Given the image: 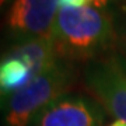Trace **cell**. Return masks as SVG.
<instances>
[{
	"label": "cell",
	"mask_w": 126,
	"mask_h": 126,
	"mask_svg": "<svg viewBox=\"0 0 126 126\" xmlns=\"http://www.w3.org/2000/svg\"><path fill=\"white\" fill-rule=\"evenodd\" d=\"M50 41L59 59L66 62L99 59L116 44V25L111 11L95 6L60 7Z\"/></svg>",
	"instance_id": "6da1fadb"
},
{
	"label": "cell",
	"mask_w": 126,
	"mask_h": 126,
	"mask_svg": "<svg viewBox=\"0 0 126 126\" xmlns=\"http://www.w3.org/2000/svg\"><path fill=\"white\" fill-rule=\"evenodd\" d=\"M74 80L76 72L72 62L59 59L6 101L1 108L6 111V126H28L44 107L67 94Z\"/></svg>",
	"instance_id": "7a4b0ae2"
},
{
	"label": "cell",
	"mask_w": 126,
	"mask_h": 126,
	"mask_svg": "<svg viewBox=\"0 0 126 126\" xmlns=\"http://www.w3.org/2000/svg\"><path fill=\"white\" fill-rule=\"evenodd\" d=\"M84 84L109 115L126 122V70L116 58H99L87 63Z\"/></svg>",
	"instance_id": "3957f363"
},
{
	"label": "cell",
	"mask_w": 126,
	"mask_h": 126,
	"mask_svg": "<svg viewBox=\"0 0 126 126\" xmlns=\"http://www.w3.org/2000/svg\"><path fill=\"white\" fill-rule=\"evenodd\" d=\"M58 0H14L6 16V30L16 42L50 38Z\"/></svg>",
	"instance_id": "277c9868"
},
{
	"label": "cell",
	"mask_w": 126,
	"mask_h": 126,
	"mask_svg": "<svg viewBox=\"0 0 126 126\" xmlns=\"http://www.w3.org/2000/svg\"><path fill=\"white\" fill-rule=\"evenodd\" d=\"M102 107L88 97L64 94L41 109L30 126H101Z\"/></svg>",
	"instance_id": "5b68a950"
},
{
	"label": "cell",
	"mask_w": 126,
	"mask_h": 126,
	"mask_svg": "<svg viewBox=\"0 0 126 126\" xmlns=\"http://www.w3.org/2000/svg\"><path fill=\"white\" fill-rule=\"evenodd\" d=\"M35 76H38V73L27 60L6 50L0 56V108H3L6 101L27 86Z\"/></svg>",
	"instance_id": "8992f818"
},
{
	"label": "cell",
	"mask_w": 126,
	"mask_h": 126,
	"mask_svg": "<svg viewBox=\"0 0 126 126\" xmlns=\"http://www.w3.org/2000/svg\"><path fill=\"white\" fill-rule=\"evenodd\" d=\"M115 46L126 59V14L116 25V44Z\"/></svg>",
	"instance_id": "52a82bcc"
},
{
	"label": "cell",
	"mask_w": 126,
	"mask_h": 126,
	"mask_svg": "<svg viewBox=\"0 0 126 126\" xmlns=\"http://www.w3.org/2000/svg\"><path fill=\"white\" fill-rule=\"evenodd\" d=\"M60 7H84L91 4V0H58Z\"/></svg>",
	"instance_id": "ba28073f"
},
{
	"label": "cell",
	"mask_w": 126,
	"mask_h": 126,
	"mask_svg": "<svg viewBox=\"0 0 126 126\" xmlns=\"http://www.w3.org/2000/svg\"><path fill=\"white\" fill-rule=\"evenodd\" d=\"M113 0H91V6H95L99 9H107V6Z\"/></svg>",
	"instance_id": "9c48e42d"
},
{
	"label": "cell",
	"mask_w": 126,
	"mask_h": 126,
	"mask_svg": "<svg viewBox=\"0 0 126 126\" xmlns=\"http://www.w3.org/2000/svg\"><path fill=\"white\" fill-rule=\"evenodd\" d=\"M109 126H126V122H123V121H119V119H116L115 122H112Z\"/></svg>",
	"instance_id": "30bf717a"
},
{
	"label": "cell",
	"mask_w": 126,
	"mask_h": 126,
	"mask_svg": "<svg viewBox=\"0 0 126 126\" xmlns=\"http://www.w3.org/2000/svg\"><path fill=\"white\" fill-rule=\"evenodd\" d=\"M4 1H6V0H0V7H1V6L4 4Z\"/></svg>",
	"instance_id": "8fae6325"
}]
</instances>
